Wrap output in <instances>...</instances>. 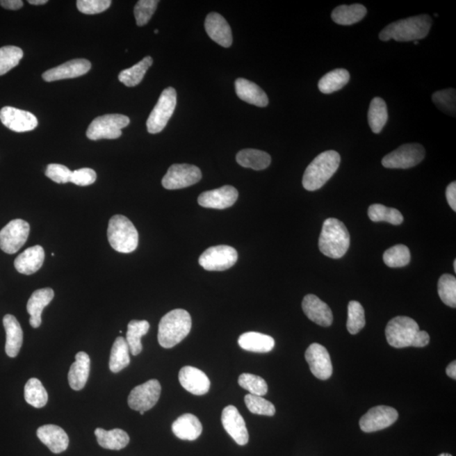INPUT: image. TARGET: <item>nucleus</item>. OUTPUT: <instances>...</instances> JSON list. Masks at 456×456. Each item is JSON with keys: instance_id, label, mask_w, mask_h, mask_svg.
Segmentation results:
<instances>
[{"instance_id": "1", "label": "nucleus", "mask_w": 456, "mask_h": 456, "mask_svg": "<svg viewBox=\"0 0 456 456\" xmlns=\"http://www.w3.org/2000/svg\"><path fill=\"white\" fill-rule=\"evenodd\" d=\"M388 343L395 348H424L430 343L428 333L420 330L418 323L407 316H398L389 322L385 329Z\"/></svg>"}, {"instance_id": "2", "label": "nucleus", "mask_w": 456, "mask_h": 456, "mask_svg": "<svg viewBox=\"0 0 456 456\" xmlns=\"http://www.w3.org/2000/svg\"><path fill=\"white\" fill-rule=\"evenodd\" d=\"M432 18L427 15L400 19L385 27L380 34V40L394 39L397 42L418 41L427 36L432 26Z\"/></svg>"}, {"instance_id": "3", "label": "nucleus", "mask_w": 456, "mask_h": 456, "mask_svg": "<svg viewBox=\"0 0 456 456\" xmlns=\"http://www.w3.org/2000/svg\"><path fill=\"white\" fill-rule=\"evenodd\" d=\"M192 327L190 314L184 309H174L165 314L159 323L158 342L164 348H172L180 343Z\"/></svg>"}, {"instance_id": "4", "label": "nucleus", "mask_w": 456, "mask_h": 456, "mask_svg": "<svg viewBox=\"0 0 456 456\" xmlns=\"http://www.w3.org/2000/svg\"><path fill=\"white\" fill-rule=\"evenodd\" d=\"M341 156L335 151L322 152L314 159L304 172L302 186L305 190L316 191L323 187L339 168Z\"/></svg>"}, {"instance_id": "5", "label": "nucleus", "mask_w": 456, "mask_h": 456, "mask_svg": "<svg viewBox=\"0 0 456 456\" xmlns=\"http://www.w3.org/2000/svg\"><path fill=\"white\" fill-rule=\"evenodd\" d=\"M350 241L349 231L343 222L336 218L325 220L318 239L322 254L332 259L343 257L349 249Z\"/></svg>"}, {"instance_id": "6", "label": "nucleus", "mask_w": 456, "mask_h": 456, "mask_svg": "<svg viewBox=\"0 0 456 456\" xmlns=\"http://www.w3.org/2000/svg\"><path fill=\"white\" fill-rule=\"evenodd\" d=\"M108 238L113 249L120 253H131L138 247V231L124 215H115L110 219Z\"/></svg>"}, {"instance_id": "7", "label": "nucleus", "mask_w": 456, "mask_h": 456, "mask_svg": "<svg viewBox=\"0 0 456 456\" xmlns=\"http://www.w3.org/2000/svg\"><path fill=\"white\" fill-rule=\"evenodd\" d=\"M129 119L122 114H106L96 117L89 125L86 136L92 140H114L122 136V129L127 127Z\"/></svg>"}, {"instance_id": "8", "label": "nucleus", "mask_w": 456, "mask_h": 456, "mask_svg": "<svg viewBox=\"0 0 456 456\" xmlns=\"http://www.w3.org/2000/svg\"><path fill=\"white\" fill-rule=\"evenodd\" d=\"M176 105V90L172 88L165 89L148 117L147 122L148 132L150 133L162 132L174 114Z\"/></svg>"}, {"instance_id": "9", "label": "nucleus", "mask_w": 456, "mask_h": 456, "mask_svg": "<svg viewBox=\"0 0 456 456\" xmlns=\"http://www.w3.org/2000/svg\"><path fill=\"white\" fill-rule=\"evenodd\" d=\"M424 157H425V150L422 145L406 144L385 156L382 160V165L386 168L407 169L418 165Z\"/></svg>"}, {"instance_id": "10", "label": "nucleus", "mask_w": 456, "mask_h": 456, "mask_svg": "<svg viewBox=\"0 0 456 456\" xmlns=\"http://www.w3.org/2000/svg\"><path fill=\"white\" fill-rule=\"evenodd\" d=\"M30 225L22 219H15L0 231V249L8 254H14L25 245L29 237Z\"/></svg>"}, {"instance_id": "11", "label": "nucleus", "mask_w": 456, "mask_h": 456, "mask_svg": "<svg viewBox=\"0 0 456 456\" xmlns=\"http://www.w3.org/2000/svg\"><path fill=\"white\" fill-rule=\"evenodd\" d=\"M238 261V252L234 247L227 245L211 247L200 255V265L204 270L222 271L230 269Z\"/></svg>"}, {"instance_id": "12", "label": "nucleus", "mask_w": 456, "mask_h": 456, "mask_svg": "<svg viewBox=\"0 0 456 456\" xmlns=\"http://www.w3.org/2000/svg\"><path fill=\"white\" fill-rule=\"evenodd\" d=\"M202 178V171L198 167L190 164H174L163 177L162 184L167 190H180L194 186Z\"/></svg>"}, {"instance_id": "13", "label": "nucleus", "mask_w": 456, "mask_h": 456, "mask_svg": "<svg viewBox=\"0 0 456 456\" xmlns=\"http://www.w3.org/2000/svg\"><path fill=\"white\" fill-rule=\"evenodd\" d=\"M162 387L158 380H148L133 389L128 397V404L133 410L147 412L158 402Z\"/></svg>"}, {"instance_id": "14", "label": "nucleus", "mask_w": 456, "mask_h": 456, "mask_svg": "<svg viewBox=\"0 0 456 456\" xmlns=\"http://www.w3.org/2000/svg\"><path fill=\"white\" fill-rule=\"evenodd\" d=\"M398 416V412L395 408L387 406L373 407L361 416L360 428L365 432L383 430L394 424Z\"/></svg>"}, {"instance_id": "15", "label": "nucleus", "mask_w": 456, "mask_h": 456, "mask_svg": "<svg viewBox=\"0 0 456 456\" xmlns=\"http://www.w3.org/2000/svg\"><path fill=\"white\" fill-rule=\"evenodd\" d=\"M305 359L309 365L310 370L318 380H326L332 377L333 367L332 359L323 345L313 343L305 352Z\"/></svg>"}, {"instance_id": "16", "label": "nucleus", "mask_w": 456, "mask_h": 456, "mask_svg": "<svg viewBox=\"0 0 456 456\" xmlns=\"http://www.w3.org/2000/svg\"><path fill=\"white\" fill-rule=\"evenodd\" d=\"M0 121L10 131L17 133L33 131L38 124L34 114L13 107H5L0 110Z\"/></svg>"}, {"instance_id": "17", "label": "nucleus", "mask_w": 456, "mask_h": 456, "mask_svg": "<svg viewBox=\"0 0 456 456\" xmlns=\"http://www.w3.org/2000/svg\"><path fill=\"white\" fill-rule=\"evenodd\" d=\"M222 423L224 430L238 446H245L249 442L250 435L245 421L234 406L224 408Z\"/></svg>"}, {"instance_id": "18", "label": "nucleus", "mask_w": 456, "mask_h": 456, "mask_svg": "<svg viewBox=\"0 0 456 456\" xmlns=\"http://www.w3.org/2000/svg\"><path fill=\"white\" fill-rule=\"evenodd\" d=\"M238 198V192L231 186H225L216 190L203 192L199 196L200 206L211 209L223 210L234 206Z\"/></svg>"}, {"instance_id": "19", "label": "nucleus", "mask_w": 456, "mask_h": 456, "mask_svg": "<svg viewBox=\"0 0 456 456\" xmlns=\"http://www.w3.org/2000/svg\"><path fill=\"white\" fill-rule=\"evenodd\" d=\"M92 68V64L85 58H76L65 63L55 68L47 70L42 74V79L47 82H52L65 79H72L84 76Z\"/></svg>"}, {"instance_id": "20", "label": "nucleus", "mask_w": 456, "mask_h": 456, "mask_svg": "<svg viewBox=\"0 0 456 456\" xmlns=\"http://www.w3.org/2000/svg\"><path fill=\"white\" fill-rule=\"evenodd\" d=\"M302 307L306 316L314 323L323 326V327H328L332 325V309L316 295H307L302 300Z\"/></svg>"}, {"instance_id": "21", "label": "nucleus", "mask_w": 456, "mask_h": 456, "mask_svg": "<svg viewBox=\"0 0 456 456\" xmlns=\"http://www.w3.org/2000/svg\"><path fill=\"white\" fill-rule=\"evenodd\" d=\"M179 382L191 394L203 396L210 390L211 382L206 373L191 366L181 368L179 375Z\"/></svg>"}, {"instance_id": "22", "label": "nucleus", "mask_w": 456, "mask_h": 456, "mask_svg": "<svg viewBox=\"0 0 456 456\" xmlns=\"http://www.w3.org/2000/svg\"><path fill=\"white\" fill-rule=\"evenodd\" d=\"M204 27L209 37L224 48H229L233 43V34L225 18L218 13L207 15Z\"/></svg>"}, {"instance_id": "23", "label": "nucleus", "mask_w": 456, "mask_h": 456, "mask_svg": "<svg viewBox=\"0 0 456 456\" xmlns=\"http://www.w3.org/2000/svg\"><path fill=\"white\" fill-rule=\"evenodd\" d=\"M37 435L38 439L54 454L62 453L69 446L68 435L62 427L54 424L39 427Z\"/></svg>"}, {"instance_id": "24", "label": "nucleus", "mask_w": 456, "mask_h": 456, "mask_svg": "<svg viewBox=\"0 0 456 456\" xmlns=\"http://www.w3.org/2000/svg\"><path fill=\"white\" fill-rule=\"evenodd\" d=\"M44 259L45 252L42 246L31 247L15 259V267L19 273L29 276L40 270Z\"/></svg>"}, {"instance_id": "25", "label": "nucleus", "mask_w": 456, "mask_h": 456, "mask_svg": "<svg viewBox=\"0 0 456 456\" xmlns=\"http://www.w3.org/2000/svg\"><path fill=\"white\" fill-rule=\"evenodd\" d=\"M54 290L42 288L31 295L27 302V312L30 314V325L33 328H38L42 324V313L43 309L48 306L54 300Z\"/></svg>"}, {"instance_id": "26", "label": "nucleus", "mask_w": 456, "mask_h": 456, "mask_svg": "<svg viewBox=\"0 0 456 456\" xmlns=\"http://www.w3.org/2000/svg\"><path fill=\"white\" fill-rule=\"evenodd\" d=\"M236 93L247 104L264 108L269 104L268 97L264 90L254 82L239 78L235 82Z\"/></svg>"}, {"instance_id": "27", "label": "nucleus", "mask_w": 456, "mask_h": 456, "mask_svg": "<svg viewBox=\"0 0 456 456\" xmlns=\"http://www.w3.org/2000/svg\"><path fill=\"white\" fill-rule=\"evenodd\" d=\"M172 430L177 438L193 441L202 435L203 427L197 416L186 414L172 423Z\"/></svg>"}, {"instance_id": "28", "label": "nucleus", "mask_w": 456, "mask_h": 456, "mask_svg": "<svg viewBox=\"0 0 456 456\" xmlns=\"http://www.w3.org/2000/svg\"><path fill=\"white\" fill-rule=\"evenodd\" d=\"M90 370V359L84 352H78L76 355V361L70 368L68 380L70 386L74 391H81L85 387L89 378Z\"/></svg>"}, {"instance_id": "29", "label": "nucleus", "mask_w": 456, "mask_h": 456, "mask_svg": "<svg viewBox=\"0 0 456 456\" xmlns=\"http://www.w3.org/2000/svg\"><path fill=\"white\" fill-rule=\"evenodd\" d=\"M3 327L6 332V352L10 357L19 355L23 343V332L17 318L6 314L3 318Z\"/></svg>"}, {"instance_id": "30", "label": "nucleus", "mask_w": 456, "mask_h": 456, "mask_svg": "<svg viewBox=\"0 0 456 456\" xmlns=\"http://www.w3.org/2000/svg\"><path fill=\"white\" fill-rule=\"evenodd\" d=\"M238 345L245 351L266 353L275 347V340L270 336L259 332H247L238 338Z\"/></svg>"}, {"instance_id": "31", "label": "nucleus", "mask_w": 456, "mask_h": 456, "mask_svg": "<svg viewBox=\"0 0 456 456\" xmlns=\"http://www.w3.org/2000/svg\"><path fill=\"white\" fill-rule=\"evenodd\" d=\"M98 443L104 449L120 450L127 447L129 443V437L127 432L115 428L107 431L98 427L95 430Z\"/></svg>"}, {"instance_id": "32", "label": "nucleus", "mask_w": 456, "mask_h": 456, "mask_svg": "<svg viewBox=\"0 0 456 456\" xmlns=\"http://www.w3.org/2000/svg\"><path fill=\"white\" fill-rule=\"evenodd\" d=\"M236 160L241 166L257 171L264 170L271 163V157L268 153L255 149H245L239 152Z\"/></svg>"}, {"instance_id": "33", "label": "nucleus", "mask_w": 456, "mask_h": 456, "mask_svg": "<svg viewBox=\"0 0 456 456\" xmlns=\"http://www.w3.org/2000/svg\"><path fill=\"white\" fill-rule=\"evenodd\" d=\"M367 14V9L359 3L352 6H341L333 10V21L341 26H351L359 22Z\"/></svg>"}, {"instance_id": "34", "label": "nucleus", "mask_w": 456, "mask_h": 456, "mask_svg": "<svg viewBox=\"0 0 456 456\" xmlns=\"http://www.w3.org/2000/svg\"><path fill=\"white\" fill-rule=\"evenodd\" d=\"M131 364L129 348L124 337L116 338L110 355L109 368L113 373H120Z\"/></svg>"}, {"instance_id": "35", "label": "nucleus", "mask_w": 456, "mask_h": 456, "mask_svg": "<svg viewBox=\"0 0 456 456\" xmlns=\"http://www.w3.org/2000/svg\"><path fill=\"white\" fill-rule=\"evenodd\" d=\"M150 324L147 320H132L128 325L127 341L129 352L133 356L139 355L142 351L141 337L147 335Z\"/></svg>"}, {"instance_id": "36", "label": "nucleus", "mask_w": 456, "mask_h": 456, "mask_svg": "<svg viewBox=\"0 0 456 456\" xmlns=\"http://www.w3.org/2000/svg\"><path fill=\"white\" fill-rule=\"evenodd\" d=\"M350 81L347 70L336 69L325 74L318 82V89L322 93L330 94L343 88Z\"/></svg>"}, {"instance_id": "37", "label": "nucleus", "mask_w": 456, "mask_h": 456, "mask_svg": "<svg viewBox=\"0 0 456 456\" xmlns=\"http://www.w3.org/2000/svg\"><path fill=\"white\" fill-rule=\"evenodd\" d=\"M368 119L373 133H380L382 131L388 120L387 106L382 98H373L369 106Z\"/></svg>"}, {"instance_id": "38", "label": "nucleus", "mask_w": 456, "mask_h": 456, "mask_svg": "<svg viewBox=\"0 0 456 456\" xmlns=\"http://www.w3.org/2000/svg\"><path fill=\"white\" fill-rule=\"evenodd\" d=\"M153 64L152 58L147 56L142 60L131 67V68L124 70L119 74V80L124 85L132 88L139 85L142 81L145 74Z\"/></svg>"}, {"instance_id": "39", "label": "nucleus", "mask_w": 456, "mask_h": 456, "mask_svg": "<svg viewBox=\"0 0 456 456\" xmlns=\"http://www.w3.org/2000/svg\"><path fill=\"white\" fill-rule=\"evenodd\" d=\"M368 214L371 221L375 222H385L393 225H400L404 220L402 214L398 210L380 204H375L369 206Z\"/></svg>"}, {"instance_id": "40", "label": "nucleus", "mask_w": 456, "mask_h": 456, "mask_svg": "<svg viewBox=\"0 0 456 456\" xmlns=\"http://www.w3.org/2000/svg\"><path fill=\"white\" fill-rule=\"evenodd\" d=\"M25 400L27 403L36 408H42L48 402L49 396L40 380L31 378L25 386Z\"/></svg>"}, {"instance_id": "41", "label": "nucleus", "mask_w": 456, "mask_h": 456, "mask_svg": "<svg viewBox=\"0 0 456 456\" xmlns=\"http://www.w3.org/2000/svg\"><path fill=\"white\" fill-rule=\"evenodd\" d=\"M383 259L384 264L391 268H400L410 263L411 252L407 246L398 245L385 251Z\"/></svg>"}, {"instance_id": "42", "label": "nucleus", "mask_w": 456, "mask_h": 456, "mask_svg": "<svg viewBox=\"0 0 456 456\" xmlns=\"http://www.w3.org/2000/svg\"><path fill=\"white\" fill-rule=\"evenodd\" d=\"M438 293L444 304L455 308L456 307V279L453 275L443 274L439 278Z\"/></svg>"}, {"instance_id": "43", "label": "nucleus", "mask_w": 456, "mask_h": 456, "mask_svg": "<svg viewBox=\"0 0 456 456\" xmlns=\"http://www.w3.org/2000/svg\"><path fill=\"white\" fill-rule=\"evenodd\" d=\"M23 55L22 49L17 46H5L0 49V76L17 67Z\"/></svg>"}, {"instance_id": "44", "label": "nucleus", "mask_w": 456, "mask_h": 456, "mask_svg": "<svg viewBox=\"0 0 456 456\" xmlns=\"http://www.w3.org/2000/svg\"><path fill=\"white\" fill-rule=\"evenodd\" d=\"M366 325L365 313L360 302L351 301L348 304V318L347 327L350 334L356 335L361 332Z\"/></svg>"}, {"instance_id": "45", "label": "nucleus", "mask_w": 456, "mask_h": 456, "mask_svg": "<svg viewBox=\"0 0 456 456\" xmlns=\"http://www.w3.org/2000/svg\"><path fill=\"white\" fill-rule=\"evenodd\" d=\"M238 384L251 395L264 396L268 391V385L266 380L251 373H243L239 376Z\"/></svg>"}, {"instance_id": "46", "label": "nucleus", "mask_w": 456, "mask_h": 456, "mask_svg": "<svg viewBox=\"0 0 456 456\" xmlns=\"http://www.w3.org/2000/svg\"><path fill=\"white\" fill-rule=\"evenodd\" d=\"M245 402L247 409L254 414L272 416L276 414L274 405L262 396L246 395Z\"/></svg>"}, {"instance_id": "47", "label": "nucleus", "mask_w": 456, "mask_h": 456, "mask_svg": "<svg viewBox=\"0 0 456 456\" xmlns=\"http://www.w3.org/2000/svg\"><path fill=\"white\" fill-rule=\"evenodd\" d=\"M432 99L441 111L450 114L451 116L455 115V89L439 90L432 95Z\"/></svg>"}, {"instance_id": "48", "label": "nucleus", "mask_w": 456, "mask_h": 456, "mask_svg": "<svg viewBox=\"0 0 456 456\" xmlns=\"http://www.w3.org/2000/svg\"><path fill=\"white\" fill-rule=\"evenodd\" d=\"M157 0H140L137 2L133 10L136 19V24L139 26L147 25L154 15L157 5Z\"/></svg>"}, {"instance_id": "49", "label": "nucleus", "mask_w": 456, "mask_h": 456, "mask_svg": "<svg viewBox=\"0 0 456 456\" xmlns=\"http://www.w3.org/2000/svg\"><path fill=\"white\" fill-rule=\"evenodd\" d=\"M111 3L110 0H78L76 6L81 13L96 15L107 10Z\"/></svg>"}, {"instance_id": "50", "label": "nucleus", "mask_w": 456, "mask_h": 456, "mask_svg": "<svg viewBox=\"0 0 456 456\" xmlns=\"http://www.w3.org/2000/svg\"><path fill=\"white\" fill-rule=\"evenodd\" d=\"M45 175L57 184H67L72 179V172L64 165L49 164L47 167Z\"/></svg>"}, {"instance_id": "51", "label": "nucleus", "mask_w": 456, "mask_h": 456, "mask_svg": "<svg viewBox=\"0 0 456 456\" xmlns=\"http://www.w3.org/2000/svg\"><path fill=\"white\" fill-rule=\"evenodd\" d=\"M96 180V172L92 168H85L72 172L70 182L78 186H88L95 183Z\"/></svg>"}, {"instance_id": "52", "label": "nucleus", "mask_w": 456, "mask_h": 456, "mask_svg": "<svg viewBox=\"0 0 456 456\" xmlns=\"http://www.w3.org/2000/svg\"><path fill=\"white\" fill-rule=\"evenodd\" d=\"M446 198L451 209L456 211V183L449 184L446 188Z\"/></svg>"}, {"instance_id": "53", "label": "nucleus", "mask_w": 456, "mask_h": 456, "mask_svg": "<svg viewBox=\"0 0 456 456\" xmlns=\"http://www.w3.org/2000/svg\"><path fill=\"white\" fill-rule=\"evenodd\" d=\"M0 6L6 10H17L23 7L22 0H1Z\"/></svg>"}, {"instance_id": "54", "label": "nucleus", "mask_w": 456, "mask_h": 456, "mask_svg": "<svg viewBox=\"0 0 456 456\" xmlns=\"http://www.w3.org/2000/svg\"><path fill=\"white\" fill-rule=\"evenodd\" d=\"M447 375L450 377L451 379H456V361H452L449 366L446 368Z\"/></svg>"}, {"instance_id": "55", "label": "nucleus", "mask_w": 456, "mask_h": 456, "mask_svg": "<svg viewBox=\"0 0 456 456\" xmlns=\"http://www.w3.org/2000/svg\"><path fill=\"white\" fill-rule=\"evenodd\" d=\"M28 3H31V5L42 6L48 3V0H29Z\"/></svg>"}, {"instance_id": "56", "label": "nucleus", "mask_w": 456, "mask_h": 456, "mask_svg": "<svg viewBox=\"0 0 456 456\" xmlns=\"http://www.w3.org/2000/svg\"><path fill=\"white\" fill-rule=\"evenodd\" d=\"M439 456H452V455H450V454H447V453H443L441 455H439Z\"/></svg>"}, {"instance_id": "57", "label": "nucleus", "mask_w": 456, "mask_h": 456, "mask_svg": "<svg viewBox=\"0 0 456 456\" xmlns=\"http://www.w3.org/2000/svg\"><path fill=\"white\" fill-rule=\"evenodd\" d=\"M454 270L456 272V261H454Z\"/></svg>"}, {"instance_id": "58", "label": "nucleus", "mask_w": 456, "mask_h": 456, "mask_svg": "<svg viewBox=\"0 0 456 456\" xmlns=\"http://www.w3.org/2000/svg\"><path fill=\"white\" fill-rule=\"evenodd\" d=\"M144 414H145V412H140V415H144Z\"/></svg>"}, {"instance_id": "59", "label": "nucleus", "mask_w": 456, "mask_h": 456, "mask_svg": "<svg viewBox=\"0 0 456 456\" xmlns=\"http://www.w3.org/2000/svg\"><path fill=\"white\" fill-rule=\"evenodd\" d=\"M154 33H155L156 34L158 33V30L156 29L155 31H154Z\"/></svg>"}]
</instances>
